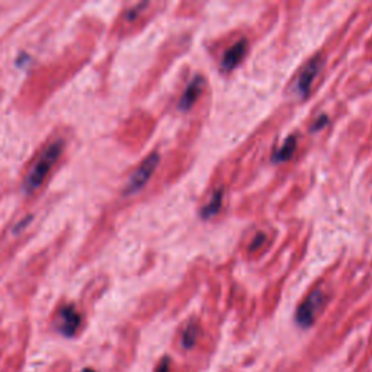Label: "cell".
<instances>
[{
  "label": "cell",
  "mask_w": 372,
  "mask_h": 372,
  "mask_svg": "<svg viewBox=\"0 0 372 372\" xmlns=\"http://www.w3.org/2000/svg\"><path fill=\"white\" fill-rule=\"evenodd\" d=\"M63 150H64V141L55 140L40 155V157L35 160L24 180V191L27 194H31L40 188L52 167L55 166V163H57V160L60 159Z\"/></svg>",
  "instance_id": "cell-1"
},
{
  "label": "cell",
  "mask_w": 372,
  "mask_h": 372,
  "mask_svg": "<svg viewBox=\"0 0 372 372\" xmlns=\"http://www.w3.org/2000/svg\"><path fill=\"white\" fill-rule=\"evenodd\" d=\"M83 317L73 304L62 306L55 315V329L64 338H74L82 329Z\"/></svg>",
  "instance_id": "cell-2"
},
{
  "label": "cell",
  "mask_w": 372,
  "mask_h": 372,
  "mask_svg": "<svg viewBox=\"0 0 372 372\" xmlns=\"http://www.w3.org/2000/svg\"><path fill=\"white\" fill-rule=\"evenodd\" d=\"M324 303H326L324 292L320 289L313 291L307 296L306 301L299 308H296V313H295L296 323H299L301 327L313 326L315 317H317V314L322 311Z\"/></svg>",
  "instance_id": "cell-3"
},
{
  "label": "cell",
  "mask_w": 372,
  "mask_h": 372,
  "mask_svg": "<svg viewBox=\"0 0 372 372\" xmlns=\"http://www.w3.org/2000/svg\"><path fill=\"white\" fill-rule=\"evenodd\" d=\"M160 162V156L157 153H152L148 156L141 164L138 169L133 173V176L129 178L127 186H125V191L124 195H133L136 192H138L143 186L148 182V179L152 178V175L155 173V171L157 169Z\"/></svg>",
  "instance_id": "cell-4"
},
{
  "label": "cell",
  "mask_w": 372,
  "mask_h": 372,
  "mask_svg": "<svg viewBox=\"0 0 372 372\" xmlns=\"http://www.w3.org/2000/svg\"><path fill=\"white\" fill-rule=\"evenodd\" d=\"M322 66H323V60L320 57H315L307 64V67L300 74L299 80H296V93H299L303 99H306L310 95L311 83L314 82L315 78H317V74L322 71Z\"/></svg>",
  "instance_id": "cell-5"
},
{
  "label": "cell",
  "mask_w": 372,
  "mask_h": 372,
  "mask_svg": "<svg viewBox=\"0 0 372 372\" xmlns=\"http://www.w3.org/2000/svg\"><path fill=\"white\" fill-rule=\"evenodd\" d=\"M246 52H248V41L246 40L237 41L233 47H230L226 51L224 57H222V62H221V69L224 71L233 70L241 60L245 59Z\"/></svg>",
  "instance_id": "cell-6"
},
{
  "label": "cell",
  "mask_w": 372,
  "mask_h": 372,
  "mask_svg": "<svg viewBox=\"0 0 372 372\" xmlns=\"http://www.w3.org/2000/svg\"><path fill=\"white\" fill-rule=\"evenodd\" d=\"M202 86H203V80L201 76H195L194 80L188 85V87L185 89L183 95L179 101V109L180 110H188L192 108V105L196 102V99L199 98L201 92H202Z\"/></svg>",
  "instance_id": "cell-7"
},
{
  "label": "cell",
  "mask_w": 372,
  "mask_h": 372,
  "mask_svg": "<svg viewBox=\"0 0 372 372\" xmlns=\"http://www.w3.org/2000/svg\"><path fill=\"white\" fill-rule=\"evenodd\" d=\"M24 365H25V350H20L2 362V365H0V372H22Z\"/></svg>",
  "instance_id": "cell-8"
},
{
  "label": "cell",
  "mask_w": 372,
  "mask_h": 372,
  "mask_svg": "<svg viewBox=\"0 0 372 372\" xmlns=\"http://www.w3.org/2000/svg\"><path fill=\"white\" fill-rule=\"evenodd\" d=\"M295 147H296V140L295 137H288L285 140V143L282 144L281 148H278V150L272 155V162L275 163H281V162H287L292 157L294 152H295Z\"/></svg>",
  "instance_id": "cell-9"
},
{
  "label": "cell",
  "mask_w": 372,
  "mask_h": 372,
  "mask_svg": "<svg viewBox=\"0 0 372 372\" xmlns=\"http://www.w3.org/2000/svg\"><path fill=\"white\" fill-rule=\"evenodd\" d=\"M221 203H222V189H218V191L213 195V198H211V201H210L208 206H206V207L202 208V211H201V217H202V218H206V220L214 217V215L220 211Z\"/></svg>",
  "instance_id": "cell-10"
},
{
  "label": "cell",
  "mask_w": 372,
  "mask_h": 372,
  "mask_svg": "<svg viewBox=\"0 0 372 372\" xmlns=\"http://www.w3.org/2000/svg\"><path fill=\"white\" fill-rule=\"evenodd\" d=\"M196 338H198V324L189 323L182 333V339H180L182 348L183 349H192L196 343Z\"/></svg>",
  "instance_id": "cell-11"
},
{
  "label": "cell",
  "mask_w": 372,
  "mask_h": 372,
  "mask_svg": "<svg viewBox=\"0 0 372 372\" xmlns=\"http://www.w3.org/2000/svg\"><path fill=\"white\" fill-rule=\"evenodd\" d=\"M47 372H71V361L66 359V358H62V359H57L54 361Z\"/></svg>",
  "instance_id": "cell-12"
},
{
  "label": "cell",
  "mask_w": 372,
  "mask_h": 372,
  "mask_svg": "<svg viewBox=\"0 0 372 372\" xmlns=\"http://www.w3.org/2000/svg\"><path fill=\"white\" fill-rule=\"evenodd\" d=\"M265 240H266V236H265V234H262V233H259V234L255 237V240L252 241L250 252H255V250H257L260 246H262V245L265 243Z\"/></svg>",
  "instance_id": "cell-13"
},
{
  "label": "cell",
  "mask_w": 372,
  "mask_h": 372,
  "mask_svg": "<svg viewBox=\"0 0 372 372\" xmlns=\"http://www.w3.org/2000/svg\"><path fill=\"white\" fill-rule=\"evenodd\" d=\"M169 365H171L169 358L164 357V358H162V361H160L159 365L156 366V371H155V372H169V369H171Z\"/></svg>",
  "instance_id": "cell-14"
},
{
  "label": "cell",
  "mask_w": 372,
  "mask_h": 372,
  "mask_svg": "<svg viewBox=\"0 0 372 372\" xmlns=\"http://www.w3.org/2000/svg\"><path fill=\"white\" fill-rule=\"evenodd\" d=\"M327 122H329V118H327L326 115H322L317 121H315V122L313 124L311 129H313V131H317V129H322Z\"/></svg>",
  "instance_id": "cell-15"
},
{
  "label": "cell",
  "mask_w": 372,
  "mask_h": 372,
  "mask_svg": "<svg viewBox=\"0 0 372 372\" xmlns=\"http://www.w3.org/2000/svg\"><path fill=\"white\" fill-rule=\"evenodd\" d=\"M82 372H96L95 369H92V368H83Z\"/></svg>",
  "instance_id": "cell-16"
}]
</instances>
